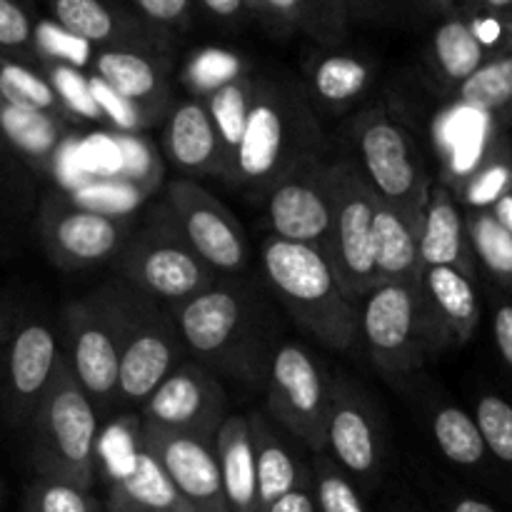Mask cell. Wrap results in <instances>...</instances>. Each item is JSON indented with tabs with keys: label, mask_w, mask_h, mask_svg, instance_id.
Masks as SVG:
<instances>
[{
	"label": "cell",
	"mask_w": 512,
	"mask_h": 512,
	"mask_svg": "<svg viewBox=\"0 0 512 512\" xmlns=\"http://www.w3.org/2000/svg\"><path fill=\"white\" fill-rule=\"evenodd\" d=\"M3 335H5V315L0 310V343H3Z\"/></svg>",
	"instance_id": "cell-52"
},
{
	"label": "cell",
	"mask_w": 512,
	"mask_h": 512,
	"mask_svg": "<svg viewBox=\"0 0 512 512\" xmlns=\"http://www.w3.org/2000/svg\"><path fill=\"white\" fill-rule=\"evenodd\" d=\"M435 58L448 83H465L485 63V50L480 35L463 20H448L433 38Z\"/></svg>",
	"instance_id": "cell-30"
},
{
	"label": "cell",
	"mask_w": 512,
	"mask_h": 512,
	"mask_svg": "<svg viewBox=\"0 0 512 512\" xmlns=\"http://www.w3.org/2000/svg\"><path fill=\"white\" fill-rule=\"evenodd\" d=\"M218 463L230 512H263L258 493V463L248 415H230L218 433Z\"/></svg>",
	"instance_id": "cell-24"
},
{
	"label": "cell",
	"mask_w": 512,
	"mask_h": 512,
	"mask_svg": "<svg viewBox=\"0 0 512 512\" xmlns=\"http://www.w3.org/2000/svg\"><path fill=\"white\" fill-rule=\"evenodd\" d=\"M98 478L108 483V512H195L143 445L135 415L100 430Z\"/></svg>",
	"instance_id": "cell-10"
},
{
	"label": "cell",
	"mask_w": 512,
	"mask_h": 512,
	"mask_svg": "<svg viewBox=\"0 0 512 512\" xmlns=\"http://www.w3.org/2000/svg\"><path fill=\"white\" fill-rule=\"evenodd\" d=\"M243 3H260V0H243Z\"/></svg>",
	"instance_id": "cell-54"
},
{
	"label": "cell",
	"mask_w": 512,
	"mask_h": 512,
	"mask_svg": "<svg viewBox=\"0 0 512 512\" xmlns=\"http://www.w3.org/2000/svg\"><path fill=\"white\" fill-rule=\"evenodd\" d=\"M95 75L125 100L138 105L150 120H160L168 108L165 103V83L148 58L128 50H105L95 60Z\"/></svg>",
	"instance_id": "cell-26"
},
{
	"label": "cell",
	"mask_w": 512,
	"mask_h": 512,
	"mask_svg": "<svg viewBox=\"0 0 512 512\" xmlns=\"http://www.w3.org/2000/svg\"><path fill=\"white\" fill-rule=\"evenodd\" d=\"M468 218V238L475 260L498 280L512 288V233L495 218L490 208L473 210Z\"/></svg>",
	"instance_id": "cell-29"
},
{
	"label": "cell",
	"mask_w": 512,
	"mask_h": 512,
	"mask_svg": "<svg viewBox=\"0 0 512 512\" xmlns=\"http://www.w3.org/2000/svg\"><path fill=\"white\" fill-rule=\"evenodd\" d=\"M0 155H3V135H0Z\"/></svg>",
	"instance_id": "cell-53"
},
{
	"label": "cell",
	"mask_w": 512,
	"mask_h": 512,
	"mask_svg": "<svg viewBox=\"0 0 512 512\" xmlns=\"http://www.w3.org/2000/svg\"><path fill=\"white\" fill-rule=\"evenodd\" d=\"M163 150L170 163L183 170L185 178H203V175L223 178V140L208 103L203 100H183L168 110Z\"/></svg>",
	"instance_id": "cell-21"
},
{
	"label": "cell",
	"mask_w": 512,
	"mask_h": 512,
	"mask_svg": "<svg viewBox=\"0 0 512 512\" xmlns=\"http://www.w3.org/2000/svg\"><path fill=\"white\" fill-rule=\"evenodd\" d=\"M258 463V493L263 512L283 500L285 495L310 485V470L300 465L298 455L290 448V435L270 415H248Z\"/></svg>",
	"instance_id": "cell-23"
},
{
	"label": "cell",
	"mask_w": 512,
	"mask_h": 512,
	"mask_svg": "<svg viewBox=\"0 0 512 512\" xmlns=\"http://www.w3.org/2000/svg\"><path fill=\"white\" fill-rule=\"evenodd\" d=\"M485 3H488L490 8H508L512 0H485Z\"/></svg>",
	"instance_id": "cell-51"
},
{
	"label": "cell",
	"mask_w": 512,
	"mask_h": 512,
	"mask_svg": "<svg viewBox=\"0 0 512 512\" xmlns=\"http://www.w3.org/2000/svg\"><path fill=\"white\" fill-rule=\"evenodd\" d=\"M250 95H253V85L235 78L230 80V83L215 88L213 93H210V98L205 100L215 125H218L220 140H223V153H225L223 178L225 180L230 178V170H233L240 140H243L245 120H248V110H250Z\"/></svg>",
	"instance_id": "cell-31"
},
{
	"label": "cell",
	"mask_w": 512,
	"mask_h": 512,
	"mask_svg": "<svg viewBox=\"0 0 512 512\" xmlns=\"http://www.w3.org/2000/svg\"><path fill=\"white\" fill-rule=\"evenodd\" d=\"M30 425L33 463L40 478L93 490L98 478L100 413L78 383L65 355H60L53 383L35 408Z\"/></svg>",
	"instance_id": "cell-3"
},
{
	"label": "cell",
	"mask_w": 512,
	"mask_h": 512,
	"mask_svg": "<svg viewBox=\"0 0 512 512\" xmlns=\"http://www.w3.org/2000/svg\"><path fill=\"white\" fill-rule=\"evenodd\" d=\"M368 80V65L353 55H330V58L320 60L318 68L313 70L315 95L333 108L360 98L363 90L368 88Z\"/></svg>",
	"instance_id": "cell-33"
},
{
	"label": "cell",
	"mask_w": 512,
	"mask_h": 512,
	"mask_svg": "<svg viewBox=\"0 0 512 512\" xmlns=\"http://www.w3.org/2000/svg\"><path fill=\"white\" fill-rule=\"evenodd\" d=\"M115 263L120 283L155 303L170 305V310L220 280V275L190 248L165 203L148 223L133 230Z\"/></svg>",
	"instance_id": "cell-5"
},
{
	"label": "cell",
	"mask_w": 512,
	"mask_h": 512,
	"mask_svg": "<svg viewBox=\"0 0 512 512\" xmlns=\"http://www.w3.org/2000/svg\"><path fill=\"white\" fill-rule=\"evenodd\" d=\"M333 190V243L330 260L353 303H363L380 285L375 265V215L380 198L353 160L328 163Z\"/></svg>",
	"instance_id": "cell-8"
},
{
	"label": "cell",
	"mask_w": 512,
	"mask_h": 512,
	"mask_svg": "<svg viewBox=\"0 0 512 512\" xmlns=\"http://www.w3.org/2000/svg\"><path fill=\"white\" fill-rule=\"evenodd\" d=\"M355 165L383 203L400 210L420 230L433 185L408 130L383 108H370L353 123Z\"/></svg>",
	"instance_id": "cell-7"
},
{
	"label": "cell",
	"mask_w": 512,
	"mask_h": 512,
	"mask_svg": "<svg viewBox=\"0 0 512 512\" xmlns=\"http://www.w3.org/2000/svg\"><path fill=\"white\" fill-rule=\"evenodd\" d=\"M325 453L363 493H373L383 483L385 438L378 408L370 395L345 375H333Z\"/></svg>",
	"instance_id": "cell-16"
},
{
	"label": "cell",
	"mask_w": 512,
	"mask_h": 512,
	"mask_svg": "<svg viewBox=\"0 0 512 512\" xmlns=\"http://www.w3.org/2000/svg\"><path fill=\"white\" fill-rule=\"evenodd\" d=\"M512 103V55L483 63L458 85V105L478 113H493Z\"/></svg>",
	"instance_id": "cell-34"
},
{
	"label": "cell",
	"mask_w": 512,
	"mask_h": 512,
	"mask_svg": "<svg viewBox=\"0 0 512 512\" xmlns=\"http://www.w3.org/2000/svg\"><path fill=\"white\" fill-rule=\"evenodd\" d=\"M265 512H318V510H315L313 490H310V485H305V488H298L295 493L285 495L283 500L270 505Z\"/></svg>",
	"instance_id": "cell-47"
},
{
	"label": "cell",
	"mask_w": 512,
	"mask_h": 512,
	"mask_svg": "<svg viewBox=\"0 0 512 512\" xmlns=\"http://www.w3.org/2000/svg\"><path fill=\"white\" fill-rule=\"evenodd\" d=\"M490 210H493L495 218H498L500 223H503L505 228H508L510 233H512V188Z\"/></svg>",
	"instance_id": "cell-49"
},
{
	"label": "cell",
	"mask_w": 512,
	"mask_h": 512,
	"mask_svg": "<svg viewBox=\"0 0 512 512\" xmlns=\"http://www.w3.org/2000/svg\"><path fill=\"white\" fill-rule=\"evenodd\" d=\"M430 430L440 453L458 468L475 470L488 458L478 420L458 405H438L430 415Z\"/></svg>",
	"instance_id": "cell-28"
},
{
	"label": "cell",
	"mask_w": 512,
	"mask_h": 512,
	"mask_svg": "<svg viewBox=\"0 0 512 512\" xmlns=\"http://www.w3.org/2000/svg\"><path fill=\"white\" fill-rule=\"evenodd\" d=\"M493 335L503 363L512 370V303H500L493 313Z\"/></svg>",
	"instance_id": "cell-45"
},
{
	"label": "cell",
	"mask_w": 512,
	"mask_h": 512,
	"mask_svg": "<svg viewBox=\"0 0 512 512\" xmlns=\"http://www.w3.org/2000/svg\"><path fill=\"white\" fill-rule=\"evenodd\" d=\"M50 85H53L55 95H58L60 105L68 115L83 120H105L103 110H100L98 100L93 95V88H90V78H85L75 65H50Z\"/></svg>",
	"instance_id": "cell-39"
},
{
	"label": "cell",
	"mask_w": 512,
	"mask_h": 512,
	"mask_svg": "<svg viewBox=\"0 0 512 512\" xmlns=\"http://www.w3.org/2000/svg\"><path fill=\"white\" fill-rule=\"evenodd\" d=\"M475 420L483 433L488 455H493L500 465L512 468V405L500 395H480L475 405Z\"/></svg>",
	"instance_id": "cell-38"
},
{
	"label": "cell",
	"mask_w": 512,
	"mask_h": 512,
	"mask_svg": "<svg viewBox=\"0 0 512 512\" xmlns=\"http://www.w3.org/2000/svg\"><path fill=\"white\" fill-rule=\"evenodd\" d=\"M320 130L310 108L275 88H253L243 140L228 183L265 193L298 160L318 153Z\"/></svg>",
	"instance_id": "cell-4"
},
{
	"label": "cell",
	"mask_w": 512,
	"mask_h": 512,
	"mask_svg": "<svg viewBox=\"0 0 512 512\" xmlns=\"http://www.w3.org/2000/svg\"><path fill=\"white\" fill-rule=\"evenodd\" d=\"M68 363L95 408L110 410L118 400L123 328L108 288L65 308Z\"/></svg>",
	"instance_id": "cell-12"
},
{
	"label": "cell",
	"mask_w": 512,
	"mask_h": 512,
	"mask_svg": "<svg viewBox=\"0 0 512 512\" xmlns=\"http://www.w3.org/2000/svg\"><path fill=\"white\" fill-rule=\"evenodd\" d=\"M38 225L50 260L65 270L93 268L118 258L135 230L130 215L85 208L63 200V195L43 200Z\"/></svg>",
	"instance_id": "cell-13"
},
{
	"label": "cell",
	"mask_w": 512,
	"mask_h": 512,
	"mask_svg": "<svg viewBox=\"0 0 512 512\" xmlns=\"http://www.w3.org/2000/svg\"><path fill=\"white\" fill-rule=\"evenodd\" d=\"M140 438L195 512H230L225 500L218 443L203 435L158 428L140 420Z\"/></svg>",
	"instance_id": "cell-18"
},
{
	"label": "cell",
	"mask_w": 512,
	"mask_h": 512,
	"mask_svg": "<svg viewBox=\"0 0 512 512\" xmlns=\"http://www.w3.org/2000/svg\"><path fill=\"white\" fill-rule=\"evenodd\" d=\"M228 418V393L223 380L190 358L170 373L140 413L143 423L210 440H218L220 428Z\"/></svg>",
	"instance_id": "cell-17"
},
{
	"label": "cell",
	"mask_w": 512,
	"mask_h": 512,
	"mask_svg": "<svg viewBox=\"0 0 512 512\" xmlns=\"http://www.w3.org/2000/svg\"><path fill=\"white\" fill-rule=\"evenodd\" d=\"M268 415L303 448L318 455L328 445L333 375L305 345L283 340L265 383Z\"/></svg>",
	"instance_id": "cell-9"
},
{
	"label": "cell",
	"mask_w": 512,
	"mask_h": 512,
	"mask_svg": "<svg viewBox=\"0 0 512 512\" xmlns=\"http://www.w3.org/2000/svg\"><path fill=\"white\" fill-rule=\"evenodd\" d=\"M203 3L208 5L215 15H225V18H230V15L240 13L243 0H203Z\"/></svg>",
	"instance_id": "cell-50"
},
{
	"label": "cell",
	"mask_w": 512,
	"mask_h": 512,
	"mask_svg": "<svg viewBox=\"0 0 512 512\" xmlns=\"http://www.w3.org/2000/svg\"><path fill=\"white\" fill-rule=\"evenodd\" d=\"M445 512H498L485 500L473 498V495H453L445 505Z\"/></svg>",
	"instance_id": "cell-48"
},
{
	"label": "cell",
	"mask_w": 512,
	"mask_h": 512,
	"mask_svg": "<svg viewBox=\"0 0 512 512\" xmlns=\"http://www.w3.org/2000/svg\"><path fill=\"white\" fill-rule=\"evenodd\" d=\"M35 40L30 18L15 0H0V48L20 50Z\"/></svg>",
	"instance_id": "cell-43"
},
{
	"label": "cell",
	"mask_w": 512,
	"mask_h": 512,
	"mask_svg": "<svg viewBox=\"0 0 512 512\" xmlns=\"http://www.w3.org/2000/svg\"><path fill=\"white\" fill-rule=\"evenodd\" d=\"M90 88H93V95H95V100H98L100 110H103L105 120H110L113 125H118L120 130H128L130 133V130L145 128V125L153 123V120H150L148 115L138 108V105H133L130 100H125L123 95L115 93V90L110 88L108 83H103L98 75H93V78H90Z\"/></svg>",
	"instance_id": "cell-42"
},
{
	"label": "cell",
	"mask_w": 512,
	"mask_h": 512,
	"mask_svg": "<svg viewBox=\"0 0 512 512\" xmlns=\"http://www.w3.org/2000/svg\"><path fill=\"white\" fill-rule=\"evenodd\" d=\"M25 512H105L90 490L63 480L38 478L28 490Z\"/></svg>",
	"instance_id": "cell-37"
},
{
	"label": "cell",
	"mask_w": 512,
	"mask_h": 512,
	"mask_svg": "<svg viewBox=\"0 0 512 512\" xmlns=\"http://www.w3.org/2000/svg\"><path fill=\"white\" fill-rule=\"evenodd\" d=\"M0 98L5 103L20 105V108L40 110V113L58 115L65 118V110L60 105L58 95H55L50 80L40 78L38 73H33L25 65L13 63V60L0 58Z\"/></svg>",
	"instance_id": "cell-35"
},
{
	"label": "cell",
	"mask_w": 512,
	"mask_h": 512,
	"mask_svg": "<svg viewBox=\"0 0 512 512\" xmlns=\"http://www.w3.org/2000/svg\"><path fill=\"white\" fill-rule=\"evenodd\" d=\"M163 203L190 248L220 278H240L248 270L250 248L243 225L198 180L175 178Z\"/></svg>",
	"instance_id": "cell-14"
},
{
	"label": "cell",
	"mask_w": 512,
	"mask_h": 512,
	"mask_svg": "<svg viewBox=\"0 0 512 512\" xmlns=\"http://www.w3.org/2000/svg\"><path fill=\"white\" fill-rule=\"evenodd\" d=\"M0 135L8 138L38 168H48L63 143V118L20 108L0 98Z\"/></svg>",
	"instance_id": "cell-27"
},
{
	"label": "cell",
	"mask_w": 512,
	"mask_h": 512,
	"mask_svg": "<svg viewBox=\"0 0 512 512\" xmlns=\"http://www.w3.org/2000/svg\"><path fill=\"white\" fill-rule=\"evenodd\" d=\"M265 215L275 238L320 248L333 243V190L328 163L318 153L298 160L263 193Z\"/></svg>",
	"instance_id": "cell-15"
},
{
	"label": "cell",
	"mask_w": 512,
	"mask_h": 512,
	"mask_svg": "<svg viewBox=\"0 0 512 512\" xmlns=\"http://www.w3.org/2000/svg\"><path fill=\"white\" fill-rule=\"evenodd\" d=\"M465 180V200L475 205V210L493 208L512 188V168L503 155H485L483 163Z\"/></svg>",
	"instance_id": "cell-40"
},
{
	"label": "cell",
	"mask_w": 512,
	"mask_h": 512,
	"mask_svg": "<svg viewBox=\"0 0 512 512\" xmlns=\"http://www.w3.org/2000/svg\"><path fill=\"white\" fill-rule=\"evenodd\" d=\"M0 495H3V480H0Z\"/></svg>",
	"instance_id": "cell-55"
},
{
	"label": "cell",
	"mask_w": 512,
	"mask_h": 512,
	"mask_svg": "<svg viewBox=\"0 0 512 512\" xmlns=\"http://www.w3.org/2000/svg\"><path fill=\"white\" fill-rule=\"evenodd\" d=\"M423 300L433 353L473 338L480 323V295L470 275L458 268H425Z\"/></svg>",
	"instance_id": "cell-20"
},
{
	"label": "cell",
	"mask_w": 512,
	"mask_h": 512,
	"mask_svg": "<svg viewBox=\"0 0 512 512\" xmlns=\"http://www.w3.org/2000/svg\"><path fill=\"white\" fill-rule=\"evenodd\" d=\"M265 285L290 318L330 350L360 340V305L345 295L330 255L310 245L268 235L260 245Z\"/></svg>",
	"instance_id": "cell-2"
},
{
	"label": "cell",
	"mask_w": 512,
	"mask_h": 512,
	"mask_svg": "<svg viewBox=\"0 0 512 512\" xmlns=\"http://www.w3.org/2000/svg\"><path fill=\"white\" fill-rule=\"evenodd\" d=\"M360 340L388 375L418 370L433 355L423 288L383 283L360 303Z\"/></svg>",
	"instance_id": "cell-11"
},
{
	"label": "cell",
	"mask_w": 512,
	"mask_h": 512,
	"mask_svg": "<svg viewBox=\"0 0 512 512\" xmlns=\"http://www.w3.org/2000/svg\"><path fill=\"white\" fill-rule=\"evenodd\" d=\"M58 25L85 43H105L113 38L115 20L100 0H53Z\"/></svg>",
	"instance_id": "cell-36"
},
{
	"label": "cell",
	"mask_w": 512,
	"mask_h": 512,
	"mask_svg": "<svg viewBox=\"0 0 512 512\" xmlns=\"http://www.w3.org/2000/svg\"><path fill=\"white\" fill-rule=\"evenodd\" d=\"M375 265L380 285L403 283L423 288L425 265L420 258V230L383 200L375 215Z\"/></svg>",
	"instance_id": "cell-25"
},
{
	"label": "cell",
	"mask_w": 512,
	"mask_h": 512,
	"mask_svg": "<svg viewBox=\"0 0 512 512\" xmlns=\"http://www.w3.org/2000/svg\"><path fill=\"white\" fill-rule=\"evenodd\" d=\"M310 490L318 512H370L363 490L328 453L313 455Z\"/></svg>",
	"instance_id": "cell-32"
},
{
	"label": "cell",
	"mask_w": 512,
	"mask_h": 512,
	"mask_svg": "<svg viewBox=\"0 0 512 512\" xmlns=\"http://www.w3.org/2000/svg\"><path fill=\"white\" fill-rule=\"evenodd\" d=\"M235 73H238V60L228 53H220V50L203 53L193 63V70H190L193 80H198L200 85L210 88V93L215 88H220V85L235 80Z\"/></svg>",
	"instance_id": "cell-44"
},
{
	"label": "cell",
	"mask_w": 512,
	"mask_h": 512,
	"mask_svg": "<svg viewBox=\"0 0 512 512\" xmlns=\"http://www.w3.org/2000/svg\"><path fill=\"white\" fill-rule=\"evenodd\" d=\"M108 293L123 328L118 400L143 408L170 373L188 360V350L175 318L158 310L155 300L123 283L118 288L110 285Z\"/></svg>",
	"instance_id": "cell-6"
},
{
	"label": "cell",
	"mask_w": 512,
	"mask_h": 512,
	"mask_svg": "<svg viewBox=\"0 0 512 512\" xmlns=\"http://www.w3.org/2000/svg\"><path fill=\"white\" fill-rule=\"evenodd\" d=\"M138 5L153 20L170 23V20H178L180 15L185 13V8H188V0H138Z\"/></svg>",
	"instance_id": "cell-46"
},
{
	"label": "cell",
	"mask_w": 512,
	"mask_h": 512,
	"mask_svg": "<svg viewBox=\"0 0 512 512\" xmlns=\"http://www.w3.org/2000/svg\"><path fill=\"white\" fill-rule=\"evenodd\" d=\"M35 43H38V48L43 50L45 55L58 58V63L75 65V68L88 63L90 58V48H88L90 43L80 40L78 35L68 33L63 25L48 23V20L35 28Z\"/></svg>",
	"instance_id": "cell-41"
},
{
	"label": "cell",
	"mask_w": 512,
	"mask_h": 512,
	"mask_svg": "<svg viewBox=\"0 0 512 512\" xmlns=\"http://www.w3.org/2000/svg\"><path fill=\"white\" fill-rule=\"evenodd\" d=\"M420 258L425 268H458L470 278L478 273L468 238V218L460 210L453 190L443 183L430 188L420 225Z\"/></svg>",
	"instance_id": "cell-22"
},
{
	"label": "cell",
	"mask_w": 512,
	"mask_h": 512,
	"mask_svg": "<svg viewBox=\"0 0 512 512\" xmlns=\"http://www.w3.org/2000/svg\"><path fill=\"white\" fill-rule=\"evenodd\" d=\"M170 315L190 360L220 380L265 388L283 340L278 338V320L248 283L220 278Z\"/></svg>",
	"instance_id": "cell-1"
},
{
	"label": "cell",
	"mask_w": 512,
	"mask_h": 512,
	"mask_svg": "<svg viewBox=\"0 0 512 512\" xmlns=\"http://www.w3.org/2000/svg\"><path fill=\"white\" fill-rule=\"evenodd\" d=\"M58 338L40 320L25 323L10 338L5 353V408L13 423L33 418L35 408L48 393L60 363Z\"/></svg>",
	"instance_id": "cell-19"
}]
</instances>
